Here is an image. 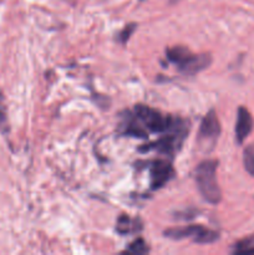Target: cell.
<instances>
[{
    "mask_svg": "<svg viewBox=\"0 0 254 255\" xmlns=\"http://www.w3.org/2000/svg\"><path fill=\"white\" fill-rule=\"evenodd\" d=\"M133 115L139 124L144 127V129L151 133L163 134L167 132L189 128L188 121L186 120L171 115H163L158 110L152 109L146 105H136Z\"/></svg>",
    "mask_w": 254,
    "mask_h": 255,
    "instance_id": "6da1fadb",
    "label": "cell"
},
{
    "mask_svg": "<svg viewBox=\"0 0 254 255\" xmlns=\"http://www.w3.org/2000/svg\"><path fill=\"white\" fill-rule=\"evenodd\" d=\"M217 168H218L217 159H206L202 161L194 169V179L199 193L202 194L204 201L213 206H217L222 199L221 187L217 178Z\"/></svg>",
    "mask_w": 254,
    "mask_h": 255,
    "instance_id": "7a4b0ae2",
    "label": "cell"
},
{
    "mask_svg": "<svg viewBox=\"0 0 254 255\" xmlns=\"http://www.w3.org/2000/svg\"><path fill=\"white\" fill-rule=\"evenodd\" d=\"M166 59L176 65L177 69L187 76H194L211 65V54H193L186 46H173L166 49Z\"/></svg>",
    "mask_w": 254,
    "mask_h": 255,
    "instance_id": "3957f363",
    "label": "cell"
},
{
    "mask_svg": "<svg viewBox=\"0 0 254 255\" xmlns=\"http://www.w3.org/2000/svg\"><path fill=\"white\" fill-rule=\"evenodd\" d=\"M189 128L178 129V131H172L163 133L157 141L149 142V143L143 144L138 148L141 153H147V152H157L163 156L173 157L177 152L181 149L187 134H188Z\"/></svg>",
    "mask_w": 254,
    "mask_h": 255,
    "instance_id": "277c9868",
    "label": "cell"
},
{
    "mask_svg": "<svg viewBox=\"0 0 254 255\" xmlns=\"http://www.w3.org/2000/svg\"><path fill=\"white\" fill-rule=\"evenodd\" d=\"M164 237L173 241H182V239H192L194 243L198 244H211L219 239V233L212 229L206 228L201 224H192L187 227H178V228H169L163 232Z\"/></svg>",
    "mask_w": 254,
    "mask_h": 255,
    "instance_id": "5b68a950",
    "label": "cell"
},
{
    "mask_svg": "<svg viewBox=\"0 0 254 255\" xmlns=\"http://www.w3.org/2000/svg\"><path fill=\"white\" fill-rule=\"evenodd\" d=\"M221 134V124L214 110H209L203 117L198 131V143L202 147H209V151Z\"/></svg>",
    "mask_w": 254,
    "mask_h": 255,
    "instance_id": "8992f818",
    "label": "cell"
},
{
    "mask_svg": "<svg viewBox=\"0 0 254 255\" xmlns=\"http://www.w3.org/2000/svg\"><path fill=\"white\" fill-rule=\"evenodd\" d=\"M148 169L152 191L161 189L171 179H173L176 174L173 166L167 159H153L148 162Z\"/></svg>",
    "mask_w": 254,
    "mask_h": 255,
    "instance_id": "52a82bcc",
    "label": "cell"
},
{
    "mask_svg": "<svg viewBox=\"0 0 254 255\" xmlns=\"http://www.w3.org/2000/svg\"><path fill=\"white\" fill-rule=\"evenodd\" d=\"M120 132L127 137H136V138H147L148 137V132L144 129V127L139 124L133 112L131 111H125L122 115Z\"/></svg>",
    "mask_w": 254,
    "mask_h": 255,
    "instance_id": "ba28073f",
    "label": "cell"
},
{
    "mask_svg": "<svg viewBox=\"0 0 254 255\" xmlns=\"http://www.w3.org/2000/svg\"><path fill=\"white\" fill-rule=\"evenodd\" d=\"M253 129V117L248 109L241 106L237 112V122H236V139L238 144H242L249 136V133Z\"/></svg>",
    "mask_w": 254,
    "mask_h": 255,
    "instance_id": "9c48e42d",
    "label": "cell"
},
{
    "mask_svg": "<svg viewBox=\"0 0 254 255\" xmlns=\"http://www.w3.org/2000/svg\"><path fill=\"white\" fill-rule=\"evenodd\" d=\"M116 231L121 236H128V234H137L143 231V222L141 218H131L129 216L122 214L119 217L116 222Z\"/></svg>",
    "mask_w": 254,
    "mask_h": 255,
    "instance_id": "30bf717a",
    "label": "cell"
},
{
    "mask_svg": "<svg viewBox=\"0 0 254 255\" xmlns=\"http://www.w3.org/2000/svg\"><path fill=\"white\" fill-rule=\"evenodd\" d=\"M125 252L129 254H147L149 252V248L143 239L137 238L127 247Z\"/></svg>",
    "mask_w": 254,
    "mask_h": 255,
    "instance_id": "8fae6325",
    "label": "cell"
},
{
    "mask_svg": "<svg viewBox=\"0 0 254 255\" xmlns=\"http://www.w3.org/2000/svg\"><path fill=\"white\" fill-rule=\"evenodd\" d=\"M243 163L246 171L254 177V146H249L243 152Z\"/></svg>",
    "mask_w": 254,
    "mask_h": 255,
    "instance_id": "7c38bea8",
    "label": "cell"
},
{
    "mask_svg": "<svg viewBox=\"0 0 254 255\" xmlns=\"http://www.w3.org/2000/svg\"><path fill=\"white\" fill-rule=\"evenodd\" d=\"M234 253H254V236L238 242L233 248Z\"/></svg>",
    "mask_w": 254,
    "mask_h": 255,
    "instance_id": "4fadbf2b",
    "label": "cell"
},
{
    "mask_svg": "<svg viewBox=\"0 0 254 255\" xmlns=\"http://www.w3.org/2000/svg\"><path fill=\"white\" fill-rule=\"evenodd\" d=\"M136 29H137V24H134V22L127 24L126 26H125L124 29L119 32V35H117V41H119L120 44L125 45L127 41H128L129 37H131V35L133 34L134 30Z\"/></svg>",
    "mask_w": 254,
    "mask_h": 255,
    "instance_id": "5bb4252c",
    "label": "cell"
},
{
    "mask_svg": "<svg viewBox=\"0 0 254 255\" xmlns=\"http://www.w3.org/2000/svg\"><path fill=\"white\" fill-rule=\"evenodd\" d=\"M0 129H1V132H4V133H6V132L9 131L6 117V107H5L4 96H2L1 91H0Z\"/></svg>",
    "mask_w": 254,
    "mask_h": 255,
    "instance_id": "9a60e30c",
    "label": "cell"
},
{
    "mask_svg": "<svg viewBox=\"0 0 254 255\" xmlns=\"http://www.w3.org/2000/svg\"><path fill=\"white\" fill-rule=\"evenodd\" d=\"M171 1H178V0H171Z\"/></svg>",
    "mask_w": 254,
    "mask_h": 255,
    "instance_id": "2e32d148",
    "label": "cell"
}]
</instances>
